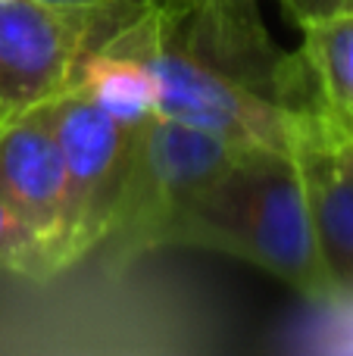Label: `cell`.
Listing matches in <instances>:
<instances>
[{
	"label": "cell",
	"mask_w": 353,
	"mask_h": 356,
	"mask_svg": "<svg viewBox=\"0 0 353 356\" xmlns=\"http://www.w3.org/2000/svg\"><path fill=\"white\" fill-rule=\"evenodd\" d=\"M169 247L235 257L275 275L300 297L335 307L319 257L310 200L294 150L244 147L179 222Z\"/></svg>",
	"instance_id": "1"
},
{
	"label": "cell",
	"mask_w": 353,
	"mask_h": 356,
	"mask_svg": "<svg viewBox=\"0 0 353 356\" xmlns=\"http://www.w3.org/2000/svg\"><path fill=\"white\" fill-rule=\"evenodd\" d=\"M104 47L135 56L154 72L160 91L156 116L194 125L238 147L294 150L300 110L191 47L169 16V0H150Z\"/></svg>",
	"instance_id": "2"
},
{
	"label": "cell",
	"mask_w": 353,
	"mask_h": 356,
	"mask_svg": "<svg viewBox=\"0 0 353 356\" xmlns=\"http://www.w3.org/2000/svg\"><path fill=\"white\" fill-rule=\"evenodd\" d=\"M244 147L194 125L154 116L135 129L122 188L97 244L110 269L166 250L191 203L231 166ZM94 250V253H97Z\"/></svg>",
	"instance_id": "3"
},
{
	"label": "cell",
	"mask_w": 353,
	"mask_h": 356,
	"mask_svg": "<svg viewBox=\"0 0 353 356\" xmlns=\"http://www.w3.org/2000/svg\"><path fill=\"white\" fill-rule=\"evenodd\" d=\"M147 3L56 6L0 0V122L72 85L81 56L106 44Z\"/></svg>",
	"instance_id": "4"
},
{
	"label": "cell",
	"mask_w": 353,
	"mask_h": 356,
	"mask_svg": "<svg viewBox=\"0 0 353 356\" xmlns=\"http://www.w3.org/2000/svg\"><path fill=\"white\" fill-rule=\"evenodd\" d=\"M66 169V225L60 244V272L97 250L110 225L135 129L104 113L79 85L44 100ZM141 129V125H138Z\"/></svg>",
	"instance_id": "5"
},
{
	"label": "cell",
	"mask_w": 353,
	"mask_h": 356,
	"mask_svg": "<svg viewBox=\"0 0 353 356\" xmlns=\"http://www.w3.org/2000/svg\"><path fill=\"white\" fill-rule=\"evenodd\" d=\"M0 197L44 244L56 278L66 225V169L44 106L0 122Z\"/></svg>",
	"instance_id": "6"
},
{
	"label": "cell",
	"mask_w": 353,
	"mask_h": 356,
	"mask_svg": "<svg viewBox=\"0 0 353 356\" xmlns=\"http://www.w3.org/2000/svg\"><path fill=\"white\" fill-rule=\"evenodd\" d=\"M294 156L304 175L319 257L338 303L353 300V154L325 122L316 100L300 110Z\"/></svg>",
	"instance_id": "7"
},
{
	"label": "cell",
	"mask_w": 353,
	"mask_h": 356,
	"mask_svg": "<svg viewBox=\"0 0 353 356\" xmlns=\"http://www.w3.org/2000/svg\"><path fill=\"white\" fill-rule=\"evenodd\" d=\"M304 47L300 60L310 75L316 106L331 119L353 125V10L331 13L300 22Z\"/></svg>",
	"instance_id": "8"
},
{
	"label": "cell",
	"mask_w": 353,
	"mask_h": 356,
	"mask_svg": "<svg viewBox=\"0 0 353 356\" xmlns=\"http://www.w3.org/2000/svg\"><path fill=\"white\" fill-rule=\"evenodd\" d=\"M72 85H79L100 110L129 129H138L147 119H154L160 106L154 72L141 60L104 47V44L81 56Z\"/></svg>",
	"instance_id": "9"
},
{
	"label": "cell",
	"mask_w": 353,
	"mask_h": 356,
	"mask_svg": "<svg viewBox=\"0 0 353 356\" xmlns=\"http://www.w3.org/2000/svg\"><path fill=\"white\" fill-rule=\"evenodd\" d=\"M0 272L28 278V282H50L54 278V266H50L44 244L6 207L3 197H0Z\"/></svg>",
	"instance_id": "10"
},
{
	"label": "cell",
	"mask_w": 353,
	"mask_h": 356,
	"mask_svg": "<svg viewBox=\"0 0 353 356\" xmlns=\"http://www.w3.org/2000/svg\"><path fill=\"white\" fill-rule=\"evenodd\" d=\"M285 3V10H288V16L294 19V22H306V19H313V16H322V13H331V10H338V0H281Z\"/></svg>",
	"instance_id": "11"
},
{
	"label": "cell",
	"mask_w": 353,
	"mask_h": 356,
	"mask_svg": "<svg viewBox=\"0 0 353 356\" xmlns=\"http://www.w3.org/2000/svg\"><path fill=\"white\" fill-rule=\"evenodd\" d=\"M56 6H122V3H147V0H41Z\"/></svg>",
	"instance_id": "12"
},
{
	"label": "cell",
	"mask_w": 353,
	"mask_h": 356,
	"mask_svg": "<svg viewBox=\"0 0 353 356\" xmlns=\"http://www.w3.org/2000/svg\"><path fill=\"white\" fill-rule=\"evenodd\" d=\"M319 113H322V110H319ZM322 116H325V122L331 125V131H335V135L341 138L344 144H347V150L353 154V125H344V122H338V119H331L329 113H322Z\"/></svg>",
	"instance_id": "13"
},
{
	"label": "cell",
	"mask_w": 353,
	"mask_h": 356,
	"mask_svg": "<svg viewBox=\"0 0 353 356\" xmlns=\"http://www.w3.org/2000/svg\"><path fill=\"white\" fill-rule=\"evenodd\" d=\"M338 3H341V6H350V10H353V0H338Z\"/></svg>",
	"instance_id": "14"
}]
</instances>
